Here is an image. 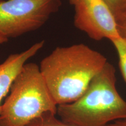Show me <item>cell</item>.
I'll return each instance as SVG.
<instances>
[{"mask_svg": "<svg viewBox=\"0 0 126 126\" xmlns=\"http://www.w3.org/2000/svg\"><path fill=\"white\" fill-rule=\"evenodd\" d=\"M107 62L99 52L76 44L56 47L40 61L39 68L58 106L78 99Z\"/></svg>", "mask_w": 126, "mask_h": 126, "instance_id": "1", "label": "cell"}, {"mask_svg": "<svg viewBox=\"0 0 126 126\" xmlns=\"http://www.w3.org/2000/svg\"><path fill=\"white\" fill-rule=\"evenodd\" d=\"M116 84V70L108 61L78 99L58 105L57 114L75 126H107L126 119V101Z\"/></svg>", "mask_w": 126, "mask_h": 126, "instance_id": "2", "label": "cell"}, {"mask_svg": "<svg viewBox=\"0 0 126 126\" xmlns=\"http://www.w3.org/2000/svg\"><path fill=\"white\" fill-rule=\"evenodd\" d=\"M10 94L2 105L0 126H26L46 112L57 114V105L51 97L39 65L26 63L16 77Z\"/></svg>", "mask_w": 126, "mask_h": 126, "instance_id": "3", "label": "cell"}, {"mask_svg": "<svg viewBox=\"0 0 126 126\" xmlns=\"http://www.w3.org/2000/svg\"><path fill=\"white\" fill-rule=\"evenodd\" d=\"M61 5V0H0V34L8 39L36 31Z\"/></svg>", "mask_w": 126, "mask_h": 126, "instance_id": "4", "label": "cell"}, {"mask_svg": "<svg viewBox=\"0 0 126 126\" xmlns=\"http://www.w3.org/2000/svg\"><path fill=\"white\" fill-rule=\"evenodd\" d=\"M74 9V23L94 40L120 37L116 18L103 0H68Z\"/></svg>", "mask_w": 126, "mask_h": 126, "instance_id": "5", "label": "cell"}, {"mask_svg": "<svg viewBox=\"0 0 126 126\" xmlns=\"http://www.w3.org/2000/svg\"><path fill=\"white\" fill-rule=\"evenodd\" d=\"M45 42L40 41L21 53L9 55L0 64V113L2 99L8 92L14 79L28 60L33 57L43 47Z\"/></svg>", "mask_w": 126, "mask_h": 126, "instance_id": "6", "label": "cell"}, {"mask_svg": "<svg viewBox=\"0 0 126 126\" xmlns=\"http://www.w3.org/2000/svg\"><path fill=\"white\" fill-rule=\"evenodd\" d=\"M56 115L51 112L45 113L33 120L26 126H75L57 119Z\"/></svg>", "mask_w": 126, "mask_h": 126, "instance_id": "7", "label": "cell"}, {"mask_svg": "<svg viewBox=\"0 0 126 126\" xmlns=\"http://www.w3.org/2000/svg\"><path fill=\"white\" fill-rule=\"evenodd\" d=\"M110 42L114 46L117 53L120 70L126 83V40L119 37Z\"/></svg>", "mask_w": 126, "mask_h": 126, "instance_id": "8", "label": "cell"}, {"mask_svg": "<svg viewBox=\"0 0 126 126\" xmlns=\"http://www.w3.org/2000/svg\"><path fill=\"white\" fill-rule=\"evenodd\" d=\"M114 15L116 21L126 14V0H103Z\"/></svg>", "mask_w": 126, "mask_h": 126, "instance_id": "9", "label": "cell"}, {"mask_svg": "<svg viewBox=\"0 0 126 126\" xmlns=\"http://www.w3.org/2000/svg\"><path fill=\"white\" fill-rule=\"evenodd\" d=\"M116 22L120 36L126 40V14L118 19Z\"/></svg>", "mask_w": 126, "mask_h": 126, "instance_id": "10", "label": "cell"}, {"mask_svg": "<svg viewBox=\"0 0 126 126\" xmlns=\"http://www.w3.org/2000/svg\"><path fill=\"white\" fill-rule=\"evenodd\" d=\"M107 126H126V119L116 121V122L109 124Z\"/></svg>", "mask_w": 126, "mask_h": 126, "instance_id": "11", "label": "cell"}, {"mask_svg": "<svg viewBox=\"0 0 126 126\" xmlns=\"http://www.w3.org/2000/svg\"><path fill=\"white\" fill-rule=\"evenodd\" d=\"M8 40V39H7V38H5V37H4V36H1V34H0V44H2L5 43V42H7Z\"/></svg>", "mask_w": 126, "mask_h": 126, "instance_id": "12", "label": "cell"}]
</instances>
